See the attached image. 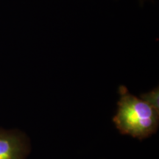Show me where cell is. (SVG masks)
<instances>
[{
    "label": "cell",
    "instance_id": "cell-2",
    "mask_svg": "<svg viewBox=\"0 0 159 159\" xmlns=\"http://www.w3.org/2000/svg\"><path fill=\"white\" fill-rule=\"evenodd\" d=\"M30 150V140L25 132L0 128V159H27Z\"/></svg>",
    "mask_w": 159,
    "mask_h": 159
},
{
    "label": "cell",
    "instance_id": "cell-1",
    "mask_svg": "<svg viewBox=\"0 0 159 159\" xmlns=\"http://www.w3.org/2000/svg\"><path fill=\"white\" fill-rule=\"evenodd\" d=\"M119 94L118 110L113 121L120 134L140 141L156 134L159 125V112L131 94L124 85L119 86Z\"/></svg>",
    "mask_w": 159,
    "mask_h": 159
},
{
    "label": "cell",
    "instance_id": "cell-3",
    "mask_svg": "<svg viewBox=\"0 0 159 159\" xmlns=\"http://www.w3.org/2000/svg\"><path fill=\"white\" fill-rule=\"evenodd\" d=\"M141 99L159 112V89L156 87L149 92L141 94Z\"/></svg>",
    "mask_w": 159,
    "mask_h": 159
}]
</instances>
